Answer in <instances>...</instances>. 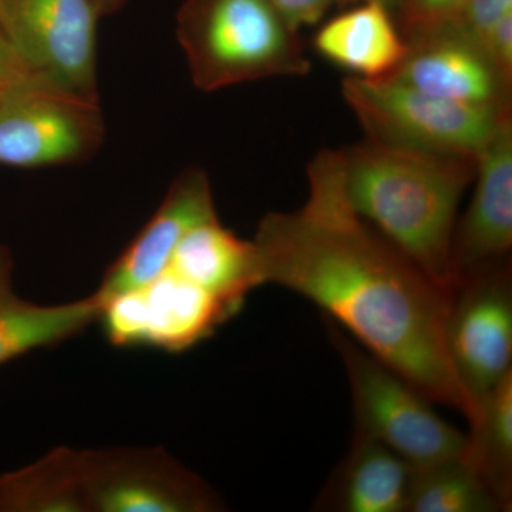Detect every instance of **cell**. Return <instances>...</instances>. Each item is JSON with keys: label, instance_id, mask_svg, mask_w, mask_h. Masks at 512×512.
<instances>
[{"label": "cell", "instance_id": "6da1fadb", "mask_svg": "<svg viewBox=\"0 0 512 512\" xmlns=\"http://www.w3.org/2000/svg\"><path fill=\"white\" fill-rule=\"evenodd\" d=\"M308 198L269 212L254 238L262 284L319 306L350 339L406 377L434 404L477 417L446 349L450 291L434 282L353 210L340 150L308 165Z\"/></svg>", "mask_w": 512, "mask_h": 512}, {"label": "cell", "instance_id": "7a4b0ae2", "mask_svg": "<svg viewBox=\"0 0 512 512\" xmlns=\"http://www.w3.org/2000/svg\"><path fill=\"white\" fill-rule=\"evenodd\" d=\"M353 210L447 291L451 241L476 158L389 146L366 138L340 150Z\"/></svg>", "mask_w": 512, "mask_h": 512}, {"label": "cell", "instance_id": "3957f363", "mask_svg": "<svg viewBox=\"0 0 512 512\" xmlns=\"http://www.w3.org/2000/svg\"><path fill=\"white\" fill-rule=\"evenodd\" d=\"M175 30L202 92L311 73L298 30L269 0H184Z\"/></svg>", "mask_w": 512, "mask_h": 512}, {"label": "cell", "instance_id": "277c9868", "mask_svg": "<svg viewBox=\"0 0 512 512\" xmlns=\"http://www.w3.org/2000/svg\"><path fill=\"white\" fill-rule=\"evenodd\" d=\"M326 322L348 375L356 434L383 444L413 467L466 457L467 434L440 417L426 394Z\"/></svg>", "mask_w": 512, "mask_h": 512}, {"label": "cell", "instance_id": "5b68a950", "mask_svg": "<svg viewBox=\"0 0 512 512\" xmlns=\"http://www.w3.org/2000/svg\"><path fill=\"white\" fill-rule=\"evenodd\" d=\"M342 94L369 140L450 156L476 158L511 114L441 99L394 79L349 76Z\"/></svg>", "mask_w": 512, "mask_h": 512}, {"label": "cell", "instance_id": "8992f818", "mask_svg": "<svg viewBox=\"0 0 512 512\" xmlns=\"http://www.w3.org/2000/svg\"><path fill=\"white\" fill-rule=\"evenodd\" d=\"M99 20L90 0H0V28L28 76L96 103Z\"/></svg>", "mask_w": 512, "mask_h": 512}, {"label": "cell", "instance_id": "52a82bcc", "mask_svg": "<svg viewBox=\"0 0 512 512\" xmlns=\"http://www.w3.org/2000/svg\"><path fill=\"white\" fill-rule=\"evenodd\" d=\"M100 104L25 77L0 92V165L18 168L83 163L104 143Z\"/></svg>", "mask_w": 512, "mask_h": 512}, {"label": "cell", "instance_id": "ba28073f", "mask_svg": "<svg viewBox=\"0 0 512 512\" xmlns=\"http://www.w3.org/2000/svg\"><path fill=\"white\" fill-rule=\"evenodd\" d=\"M100 306L97 322L111 345L168 353L194 348L239 313L220 296L171 269Z\"/></svg>", "mask_w": 512, "mask_h": 512}, {"label": "cell", "instance_id": "9c48e42d", "mask_svg": "<svg viewBox=\"0 0 512 512\" xmlns=\"http://www.w3.org/2000/svg\"><path fill=\"white\" fill-rule=\"evenodd\" d=\"M446 349L478 413L481 400L512 373L511 261L464 276L451 288Z\"/></svg>", "mask_w": 512, "mask_h": 512}, {"label": "cell", "instance_id": "30bf717a", "mask_svg": "<svg viewBox=\"0 0 512 512\" xmlns=\"http://www.w3.org/2000/svg\"><path fill=\"white\" fill-rule=\"evenodd\" d=\"M87 511L214 512L220 495L161 448L80 451Z\"/></svg>", "mask_w": 512, "mask_h": 512}, {"label": "cell", "instance_id": "8fae6325", "mask_svg": "<svg viewBox=\"0 0 512 512\" xmlns=\"http://www.w3.org/2000/svg\"><path fill=\"white\" fill-rule=\"evenodd\" d=\"M406 55L387 79L483 109L511 110L512 79L451 23L404 35Z\"/></svg>", "mask_w": 512, "mask_h": 512}, {"label": "cell", "instance_id": "7c38bea8", "mask_svg": "<svg viewBox=\"0 0 512 512\" xmlns=\"http://www.w3.org/2000/svg\"><path fill=\"white\" fill-rule=\"evenodd\" d=\"M474 192L451 241L453 286L464 276L510 261L512 119L507 114L476 157ZM451 286V288H453Z\"/></svg>", "mask_w": 512, "mask_h": 512}, {"label": "cell", "instance_id": "4fadbf2b", "mask_svg": "<svg viewBox=\"0 0 512 512\" xmlns=\"http://www.w3.org/2000/svg\"><path fill=\"white\" fill-rule=\"evenodd\" d=\"M218 218L208 175L190 168L175 178L156 214L121 252L93 293L104 303L163 274L181 239L197 225Z\"/></svg>", "mask_w": 512, "mask_h": 512}, {"label": "cell", "instance_id": "5bb4252c", "mask_svg": "<svg viewBox=\"0 0 512 512\" xmlns=\"http://www.w3.org/2000/svg\"><path fill=\"white\" fill-rule=\"evenodd\" d=\"M313 49L360 79H387L406 55V39L393 13L377 0H363L323 23Z\"/></svg>", "mask_w": 512, "mask_h": 512}, {"label": "cell", "instance_id": "9a60e30c", "mask_svg": "<svg viewBox=\"0 0 512 512\" xmlns=\"http://www.w3.org/2000/svg\"><path fill=\"white\" fill-rule=\"evenodd\" d=\"M413 466L355 433L348 454L313 505L315 511L406 512Z\"/></svg>", "mask_w": 512, "mask_h": 512}, {"label": "cell", "instance_id": "2e32d148", "mask_svg": "<svg viewBox=\"0 0 512 512\" xmlns=\"http://www.w3.org/2000/svg\"><path fill=\"white\" fill-rule=\"evenodd\" d=\"M165 269L215 293L238 312L248 293L264 285L254 241L237 237L218 218L192 228Z\"/></svg>", "mask_w": 512, "mask_h": 512}, {"label": "cell", "instance_id": "e0dca14e", "mask_svg": "<svg viewBox=\"0 0 512 512\" xmlns=\"http://www.w3.org/2000/svg\"><path fill=\"white\" fill-rule=\"evenodd\" d=\"M12 278V254L0 247V366L32 350L60 345L99 319L101 306L94 295L64 305H35L16 295Z\"/></svg>", "mask_w": 512, "mask_h": 512}, {"label": "cell", "instance_id": "ac0fdd59", "mask_svg": "<svg viewBox=\"0 0 512 512\" xmlns=\"http://www.w3.org/2000/svg\"><path fill=\"white\" fill-rule=\"evenodd\" d=\"M80 451L60 447L0 477V512H86Z\"/></svg>", "mask_w": 512, "mask_h": 512}, {"label": "cell", "instance_id": "d6986e66", "mask_svg": "<svg viewBox=\"0 0 512 512\" xmlns=\"http://www.w3.org/2000/svg\"><path fill=\"white\" fill-rule=\"evenodd\" d=\"M468 463L491 488L504 511L512 505V373L478 404L467 434Z\"/></svg>", "mask_w": 512, "mask_h": 512}, {"label": "cell", "instance_id": "ffe728a7", "mask_svg": "<svg viewBox=\"0 0 512 512\" xmlns=\"http://www.w3.org/2000/svg\"><path fill=\"white\" fill-rule=\"evenodd\" d=\"M504 511L466 457L413 467L406 512Z\"/></svg>", "mask_w": 512, "mask_h": 512}, {"label": "cell", "instance_id": "44dd1931", "mask_svg": "<svg viewBox=\"0 0 512 512\" xmlns=\"http://www.w3.org/2000/svg\"><path fill=\"white\" fill-rule=\"evenodd\" d=\"M507 15H512V0H466L448 23L481 46L488 32Z\"/></svg>", "mask_w": 512, "mask_h": 512}, {"label": "cell", "instance_id": "7402d4cb", "mask_svg": "<svg viewBox=\"0 0 512 512\" xmlns=\"http://www.w3.org/2000/svg\"><path fill=\"white\" fill-rule=\"evenodd\" d=\"M466 0H404L396 15L402 35L433 28L453 19Z\"/></svg>", "mask_w": 512, "mask_h": 512}, {"label": "cell", "instance_id": "603a6c76", "mask_svg": "<svg viewBox=\"0 0 512 512\" xmlns=\"http://www.w3.org/2000/svg\"><path fill=\"white\" fill-rule=\"evenodd\" d=\"M282 18L298 30L306 26L318 25L335 0H269Z\"/></svg>", "mask_w": 512, "mask_h": 512}, {"label": "cell", "instance_id": "cb8c5ba5", "mask_svg": "<svg viewBox=\"0 0 512 512\" xmlns=\"http://www.w3.org/2000/svg\"><path fill=\"white\" fill-rule=\"evenodd\" d=\"M28 77L5 33L0 28V92Z\"/></svg>", "mask_w": 512, "mask_h": 512}, {"label": "cell", "instance_id": "d4e9b609", "mask_svg": "<svg viewBox=\"0 0 512 512\" xmlns=\"http://www.w3.org/2000/svg\"><path fill=\"white\" fill-rule=\"evenodd\" d=\"M90 2L96 8L100 18H104V16H111L120 12L130 0H90Z\"/></svg>", "mask_w": 512, "mask_h": 512}, {"label": "cell", "instance_id": "484cf974", "mask_svg": "<svg viewBox=\"0 0 512 512\" xmlns=\"http://www.w3.org/2000/svg\"><path fill=\"white\" fill-rule=\"evenodd\" d=\"M377 2L382 3V5L386 6L390 12L393 13L394 19H396L397 12L402 8L404 0H377Z\"/></svg>", "mask_w": 512, "mask_h": 512}, {"label": "cell", "instance_id": "4316f807", "mask_svg": "<svg viewBox=\"0 0 512 512\" xmlns=\"http://www.w3.org/2000/svg\"><path fill=\"white\" fill-rule=\"evenodd\" d=\"M363 2V0H335V5L339 6H353L356 3Z\"/></svg>", "mask_w": 512, "mask_h": 512}]
</instances>
